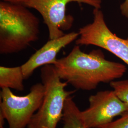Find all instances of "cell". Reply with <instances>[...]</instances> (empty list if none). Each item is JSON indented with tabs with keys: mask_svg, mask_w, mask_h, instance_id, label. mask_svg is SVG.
<instances>
[{
	"mask_svg": "<svg viewBox=\"0 0 128 128\" xmlns=\"http://www.w3.org/2000/svg\"><path fill=\"white\" fill-rule=\"evenodd\" d=\"M110 86L119 99L128 105V80L113 81Z\"/></svg>",
	"mask_w": 128,
	"mask_h": 128,
	"instance_id": "cell-11",
	"label": "cell"
},
{
	"mask_svg": "<svg viewBox=\"0 0 128 128\" xmlns=\"http://www.w3.org/2000/svg\"><path fill=\"white\" fill-rule=\"evenodd\" d=\"M40 77L45 89L43 101L27 127L56 128L62 119L65 102L74 91L66 90L68 83L62 81L53 64L41 68Z\"/></svg>",
	"mask_w": 128,
	"mask_h": 128,
	"instance_id": "cell-3",
	"label": "cell"
},
{
	"mask_svg": "<svg viewBox=\"0 0 128 128\" xmlns=\"http://www.w3.org/2000/svg\"><path fill=\"white\" fill-rule=\"evenodd\" d=\"M77 45H93L110 52L128 66V40L122 38L108 27L102 12L94 8L93 20L79 28Z\"/></svg>",
	"mask_w": 128,
	"mask_h": 128,
	"instance_id": "cell-5",
	"label": "cell"
},
{
	"mask_svg": "<svg viewBox=\"0 0 128 128\" xmlns=\"http://www.w3.org/2000/svg\"><path fill=\"white\" fill-rule=\"evenodd\" d=\"M54 67L60 78L78 90L91 91L101 82H110L126 72L124 64L105 58L100 50L86 53L74 46L66 56L58 59Z\"/></svg>",
	"mask_w": 128,
	"mask_h": 128,
	"instance_id": "cell-1",
	"label": "cell"
},
{
	"mask_svg": "<svg viewBox=\"0 0 128 128\" xmlns=\"http://www.w3.org/2000/svg\"><path fill=\"white\" fill-rule=\"evenodd\" d=\"M25 78L21 66L15 67L0 66V87L8 88L18 91L24 89Z\"/></svg>",
	"mask_w": 128,
	"mask_h": 128,
	"instance_id": "cell-9",
	"label": "cell"
},
{
	"mask_svg": "<svg viewBox=\"0 0 128 128\" xmlns=\"http://www.w3.org/2000/svg\"><path fill=\"white\" fill-rule=\"evenodd\" d=\"M27 8L22 5L0 2V54L22 51L38 39L39 20Z\"/></svg>",
	"mask_w": 128,
	"mask_h": 128,
	"instance_id": "cell-2",
	"label": "cell"
},
{
	"mask_svg": "<svg viewBox=\"0 0 128 128\" xmlns=\"http://www.w3.org/2000/svg\"><path fill=\"white\" fill-rule=\"evenodd\" d=\"M127 39H128V38H127Z\"/></svg>",
	"mask_w": 128,
	"mask_h": 128,
	"instance_id": "cell-16",
	"label": "cell"
},
{
	"mask_svg": "<svg viewBox=\"0 0 128 128\" xmlns=\"http://www.w3.org/2000/svg\"><path fill=\"white\" fill-rule=\"evenodd\" d=\"M79 36L78 32H73L47 41L21 66L25 79L29 78L39 67L48 64L54 65L58 60L56 56L60 51L76 41Z\"/></svg>",
	"mask_w": 128,
	"mask_h": 128,
	"instance_id": "cell-8",
	"label": "cell"
},
{
	"mask_svg": "<svg viewBox=\"0 0 128 128\" xmlns=\"http://www.w3.org/2000/svg\"><path fill=\"white\" fill-rule=\"evenodd\" d=\"M76 2L101 9L102 0H30L24 6L36 10L48 28L50 40L64 36V31L72 27L74 18L66 14L67 5Z\"/></svg>",
	"mask_w": 128,
	"mask_h": 128,
	"instance_id": "cell-6",
	"label": "cell"
},
{
	"mask_svg": "<svg viewBox=\"0 0 128 128\" xmlns=\"http://www.w3.org/2000/svg\"><path fill=\"white\" fill-rule=\"evenodd\" d=\"M120 10L122 14L125 18H128V0H124L120 5Z\"/></svg>",
	"mask_w": 128,
	"mask_h": 128,
	"instance_id": "cell-13",
	"label": "cell"
},
{
	"mask_svg": "<svg viewBox=\"0 0 128 128\" xmlns=\"http://www.w3.org/2000/svg\"><path fill=\"white\" fill-rule=\"evenodd\" d=\"M80 111L72 97L69 96L65 102L62 128H86L80 117Z\"/></svg>",
	"mask_w": 128,
	"mask_h": 128,
	"instance_id": "cell-10",
	"label": "cell"
},
{
	"mask_svg": "<svg viewBox=\"0 0 128 128\" xmlns=\"http://www.w3.org/2000/svg\"><path fill=\"white\" fill-rule=\"evenodd\" d=\"M89 107L80 111V117L86 128H100L128 110L113 90L97 92L89 97Z\"/></svg>",
	"mask_w": 128,
	"mask_h": 128,
	"instance_id": "cell-7",
	"label": "cell"
},
{
	"mask_svg": "<svg viewBox=\"0 0 128 128\" xmlns=\"http://www.w3.org/2000/svg\"><path fill=\"white\" fill-rule=\"evenodd\" d=\"M44 92L42 83L32 86L25 96H16L10 88L2 89L0 117L7 120L9 128H25L40 108Z\"/></svg>",
	"mask_w": 128,
	"mask_h": 128,
	"instance_id": "cell-4",
	"label": "cell"
},
{
	"mask_svg": "<svg viewBox=\"0 0 128 128\" xmlns=\"http://www.w3.org/2000/svg\"><path fill=\"white\" fill-rule=\"evenodd\" d=\"M30 0H1V1L9 2L15 4L24 5V4Z\"/></svg>",
	"mask_w": 128,
	"mask_h": 128,
	"instance_id": "cell-14",
	"label": "cell"
},
{
	"mask_svg": "<svg viewBox=\"0 0 128 128\" xmlns=\"http://www.w3.org/2000/svg\"><path fill=\"white\" fill-rule=\"evenodd\" d=\"M100 128H128V110L121 115L119 119Z\"/></svg>",
	"mask_w": 128,
	"mask_h": 128,
	"instance_id": "cell-12",
	"label": "cell"
},
{
	"mask_svg": "<svg viewBox=\"0 0 128 128\" xmlns=\"http://www.w3.org/2000/svg\"><path fill=\"white\" fill-rule=\"evenodd\" d=\"M0 128H4V125H0Z\"/></svg>",
	"mask_w": 128,
	"mask_h": 128,
	"instance_id": "cell-15",
	"label": "cell"
}]
</instances>
